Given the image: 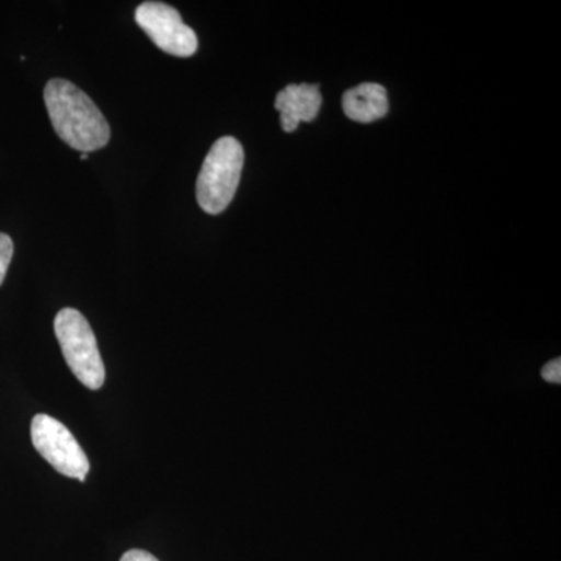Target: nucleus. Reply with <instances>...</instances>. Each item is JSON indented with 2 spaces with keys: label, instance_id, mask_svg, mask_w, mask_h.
Listing matches in <instances>:
<instances>
[{
  "label": "nucleus",
  "instance_id": "nucleus-2",
  "mask_svg": "<svg viewBox=\"0 0 561 561\" xmlns=\"http://www.w3.org/2000/svg\"><path fill=\"white\" fill-rule=\"evenodd\" d=\"M242 144L231 136L217 139L197 179V202L208 214H220L234 198L243 168Z\"/></svg>",
  "mask_w": 561,
  "mask_h": 561
},
{
  "label": "nucleus",
  "instance_id": "nucleus-9",
  "mask_svg": "<svg viewBox=\"0 0 561 561\" xmlns=\"http://www.w3.org/2000/svg\"><path fill=\"white\" fill-rule=\"evenodd\" d=\"M561 375L560 359L551 360L542 367L541 376L548 381L559 382Z\"/></svg>",
  "mask_w": 561,
  "mask_h": 561
},
{
  "label": "nucleus",
  "instance_id": "nucleus-3",
  "mask_svg": "<svg viewBox=\"0 0 561 561\" xmlns=\"http://www.w3.org/2000/svg\"><path fill=\"white\" fill-rule=\"evenodd\" d=\"M55 334L66 364L76 378L88 389H101L105 383V365L94 332L83 313L72 308L61 309L55 317Z\"/></svg>",
  "mask_w": 561,
  "mask_h": 561
},
{
  "label": "nucleus",
  "instance_id": "nucleus-11",
  "mask_svg": "<svg viewBox=\"0 0 561 561\" xmlns=\"http://www.w3.org/2000/svg\"><path fill=\"white\" fill-rule=\"evenodd\" d=\"M88 158H90V154H88V153H81L80 160H81V161H87V160H88Z\"/></svg>",
  "mask_w": 561,
  "mask_h": 561
},
{
  "label": "nucleus",
  "instance_id": "nucleus-7",
  "mask_svg": "<svg viewBox=\"0 0 561 561\" xmlns=\"http://www.w3.org/2000/svg\"><path fill=\"white\" fill-rule=\"evenodd\" d=\"M342 106L351 121L370 124L389 113V98L381 84L362 83L343 94Z\"/></svg>",
  "mask_w": 561,
  "mask_h": 561
},
{
  "label": "nucleus",
  "instance_id": "nucleus-5",
  "mask_svg": "<svg viewBox=\"0 0 561 561\" xmlns=\"http://www.w3.org/2000/svg\"><path fill=\"white\" fill-rule=\"evenodd\" d=\"M136 22L165 54L192 57L198 49L195 32L181 20L179 10L162 2H144L136 9Z\"/></svg>",
  "mask_w": 561,
  "mask_h": 561
},
{
  "label": "nucleus",
  "instance_id": "nucleus-1",
  "mask_svg": "<svg viewBox=\"0 0 561 561\" xmlns=\"http://www.w3.org/2000/svg\"><path fill=\"white\" fill-rule=\"evenodd\" d=\"M51 127L69 147L90 154L110 142V124L90 95L68 80L54 79L44 88Z\"/></svg>",
  "mask_w": 561,
  "mask_h": 561
},
{
  "label": "nucleus",
  "instance_id": "nucleus-10",
  "mask_svg": "<svg viewBox=\"0 0 561 561\" xmlns=\"http://www.w3.org/2000/svg\"><path fill=\"white\" fill-rule=\"evenodd\" d=\"M121 561H160L157 557L151 556L147 551H140V549H131V551L125 552Z\"/></svg>",
  "mask_w": 561,
  "mask_h": 561
},
{
  "label": "nucleus",
  "instance_id": "nucleus-6",
  "mask_svg": "<svg viewBox=\"0 0 561 561\" xmlns=\"http://www.w3.org/2000/svg\"><path fill=\"white\" fill-rule=\"evenodd\" d=\"M275 108L279 111L283 130L295 131L301 122H312L319 114L320 88L309 83L289 84L276 95Z\"/></svg>",
  "mask_w": 561,
  "mask_h": 561
},
{
  "label": "nucleus",
  "instance_id": "nucleus-8",
  "mask_svg": "<svg viewBox=\"0 0 561 561\" xmlns=\"http://www.w3.org/2000/svg\"><path fill=\"white\" fill-rule=\"evenodd\" d=\"M14 245L9 234L0 232V286L5 279L7 271L11 260H13Z\"/></svg>",
  "mask_w": 561,
  "mask_h": 561
},
{
  "label": "nucleus",
  "instance_id": "nucleus-4",
  "mask_svg": "<svg viewBox=\"0 0 561 561\" xmlns=\"http://www.w3.org/2000/svg\"><path fill=\"white\" fill-rule=\"evenodd\" d=\"M32 442L41 457L49 461L55 470L84 482L90 472V460L65 424L46 413H39L32 421Z\"/></svg>",
  "mask_w": 561,
  "mask_h": 561
}]
</instances>
